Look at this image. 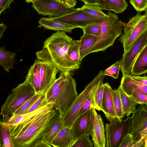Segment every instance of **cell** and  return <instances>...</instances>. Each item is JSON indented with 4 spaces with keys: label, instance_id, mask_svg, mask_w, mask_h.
<instances>
[{
    "label": "cell",
    "instance_id": "cell-44",
    "mask_svg": "<svg viewBox=\"0 0 147 147\" xmlns=\"http://www.w3.org/2000/svg\"><path fill=\"white\" fill-rule=\"evenodd\" d=\"M70 7H74L77 4L76 0H56Z\"/></svg>",
    "mask_w": 147,
    "mask_h": 147
},
{
    "label": "cell",
    "instance_id": "cell-23",
    "mask_svg": "<svg viewBox=\"0 0 147 147\" xmlns=\"http://www.w3.org/2000/svg\"><path fill=\"white\" fill-rule=\"evenodd\" d=\"M97 39V37L83 33L80 40V53L82 60L89 54L90 51L96 43Z\"/></svg>",
    "mask_w": 147,
    "mask_h": 147
},
{
    "label": "cell",
    "instance_id": "cell-37",
    "mask_svg": "<svg viewBox=\"0 0 147 147\" xmlns=\"http://www.w3.org/2000/svg\"><path fill=\"white\" fill-rule=\"evenodd\" d=\"M130 3L138 12L147 10V0H129Z\"/></svg>",
    "mask_w": 147,
    "mask_h": 147
},
{
    "label": "cell",
    "instance_id": "cell-22",
    "mask_svg": "<svg viewBox=\"0 0 147 147\" xmlns=\"http://www.w3.org/2000/svg\"><path fill=\"white\" fill-rule=\"evenodd\" d=\"M102 9L114 11L116 13L123 12L128 7L125 0H97Z\"/></svg>",
    "mask_w": 147,
    "mask_h": 147
},
{
    "label": "cell",
    "instance_id": "cell-40",
    "mask_svg": "<svg viewBox=\"0 0 147 147\" xmlns=\"http://www.w3.org/2000/svg\"><path fill=\"white\" fill-rule=\"evenodd\" d=\"M94 107L93 97L87 100L83 105L77 114L76 118Z\"/></svg>",
    "mask_w": 147,
    "mask_h": 147
},
{
    "label": "cell",
    "instance_id": "cell-38",
    "mask_svg": "<svg viewBox=\"0 0 147 147\" xmlns=\"http://www.w3.org/2000/svg\"><path fill=\"white\" fill-rule=\"evenodd\" d=\"M129 95L131 96L138 104L147 105V96L134 90H132Z\"/></svg>",
    "mask_w": 147,
    "mask_h": 147
},
{
    "label": "cell",
    "instance_id": "cell-43",
    "mask_svg": "<svg viewBox=\"0 0 147 147\" xmlns=\"http://www.w3.org/2000/svg\"><path fill=\"white\" fill-rule=\"evenodd\" d=\"M131 78L138 82L144 85L147 86V76H132Z\"/></svg>",
    "mask_w": 147,
    "mask_h": 147
},
{
    "label": "cell",
    "instance_id": "cell-50",
    "mask_svg": "<svg viewBox=\"0 0 147 147\" xmlns=\"http://www.w3.org/2000/svg\"><path fill=\"white\" fill-rule=\"evenodd\" d=\"M144 147H147V137L144 139Z\"/></svg>",
    "mask_w": 147,
    "mask_h": 147
},
{
    "label": "cell",
    "instance_id": "cell-41",
    "mask_svg": "<svg viewBox=\"0 0 147 147\" xmlns=\"http://www.w3.org/2000/svg\"><path fill=\"white\" fill-rule=\"evenodd\" d=\"M134 144L133 136L129 133L124 138L119 147H132Z\"/></svg>",
    "mask_w": 147,
    "mask_h": 147
},
{
    "label": "cell",
    "instance_id": "cell-2",
    "mask_svg": "<svg viewBox=\"0 0 147 147\" xmlns=\"http://www.w3.org/2000/svg\"><path fill=\"white\" fill-rule=\"evenodd\" d=\"M73 40L65 32L54 33L44 41L42 49L37 52V58L52 62L60 72H70L79 68L69 57L67 52Z\"/></svg>",
    "mask_w": 147,
    "mask_h": 147
},
{
    "label": "cell",
    "instance_id": "cell-4",
    "mask_svg": "<svg viewBox=\"0 0 147 147\" xmlns=\"http://www.w3.org/2000/svg\"><path fill=\"white\" fill-rule=\"evenodd\" d=\"M98 24L100 27L101 33L89 54L100 51L104 52L109 47L113 46L117 38L122 34L125 24L119 20L117 15L109 11L107 16Z\"/></svg>",
    "mask_w": 147,
    "mask_h": 147
},
{
    "label": "cell",
    "instance_id": "cell-1",
    "mask_svg": "<svg viewBox=\"0 0 147 147\" xmlns=\"http://www.w3.org/2000/svg\"><path fill=\"white\" fill-rule=\"evenodd\" d=\"M59 115L55 103L49 102L25 120L8 125L13 147H48L42 139L51 129Z\"/></svg>",
    "mask_w": 147,
    "mask_h": 147
},
{
    "label": "cell",
    "instance_id": "cell-33",
    "mask_svg": "<svg viewBox=\"0 0 147 147\" xmlns=\"http://www.w3.org/2000/svg\"><path fill=\"white\" fill-rule=\"evenodd\" d=\"M89 136L88 135H84L80 137L74 142L71 147H93Z\"/></svg>",
    "mask_w": 147,
    "mask_h": 147
},
{
    "label": "cell",
    "instance_id": "cell-48",
    "mask_svg": "<svg viewBox=\"0 0 147 147\" xmlns=\"http://www.w3.org/2000/svg\"><path fill=\"white\" fill-rule=\"evenodd\" d=\"M147 137V128L143 131L140 135V139L141 138L145 139Z\"/></svg>",
    "mask_w": 147,
    "mask_h": 147
},
{
    "label": "cell",
    "instance_id": "cell-45",
    "mask_svg": "<svg viewBox=\"0 0 147 147\" xmlns=\"http://www.w3.org/2000/svg\"><path fill=\"white\" fill-rule=\"evenodd\" d=\"M144 139L141 138L134 143L132 147H144Z\"/></svg>",
    "mask_w": 147,
    "mask_h": 147
},
{
    "label": "cell",
    "instance_id": "cell-39",
    "mask_svg": "<svg viewBox=\"0 0 147 147\" xmlns=\"http://www.w3.org/2000/svg\"><path fill=\"white\" fill-rule=\"evenodd\" d=\"M63 76L64 72H60V75L59 78L56 79L54 83L46 92L45 94L47 100L51 96L55 90L63 79Z\"/></svg>",
    "mask_w": 147,
    "mask_h": 147
},
{
    "label": "cell",
    "instance_id": "cell-12",
    "mask_svg": "<svg viewBox=\"0 0 147 147\" xmlns=\"http://www.w3.org/2000/svg\"><path fill=\"white\" fill-rule=\"evenodd\" d=\"M129 133L133 136L134 144L140 139L142 132L147 128V105H140L132 116Z\"/></svg>",
    "mask_w": 147,
    "mask_h": 147
},
{
    "label": "cell",
    "instance_id": "cell-13",
    "mask_svg": "<svg viewBox=\"0 0 147 147\" xmlns=\"http://www.w3.org/2000/svg\"><path fill=\"white\" fill-rule=\"evenodd\" d=\"M93 119L91 108L76 118L71 128L74 141L84 135H92Z\"/></svg>",
    "mask_w": 147,
    "mask_h": 147
},
{
    "label": "cell",
    "instance_id": "cell-36",
    "mask_svg": "<svg viewBox=\"0 0 147 147\" xmlns=\"http://www.w3.org/2000/svg\"><path fill=\"white\" fill-rule=\"evenodd\" d=\"M48 103L45 93L42 94L29 110L27 113L33 111Z\"/></svg>",
    "mask_w": 147,
    "mask_h": 147
},
{
    "label": "cell",
    "instance_id": "cell-49",
    "mask_svg": "<svg viewBox=\"0 0 147 147\" xmlns=\"http://www.w3.org/2000/svg\"><path fill=\"white\" fill-rule=\"evenodd\" d=\"M37 0H25L26 2L29 3H32L34 1H35Z\"/></svg>",
    "mask_w": 147,
    "mask_h": 147
},
{
    "label": "cell",
    "instance_id": "cell-47",
    "mask_svg": "<svg viewBox=\"0 0 147 147\" xmlns=\"http://www.w3.org/2000/svg\"><path fill=\"white\" fill-rule=\"evenodd\" d=\"M7 28V26L3 24V23H1L0 25V39L3 36V33L5 31Z\"/></svg>",
    "mask_w": 147,
    "mask_h": 147
},
{
    "label": "cell",
    "instance_id": "cell-11",
    "mask_svg": "<svg viewBox=\"0 0 147 147\" xmlns=\"http://www.w3.org/2000/svg\"><path fill=\"white\" fill-rule=\"evenodd\" d=\"M147 43V31L134 43L128 51L123 53L120 61V69L123 75H130L136 58Z\"/></svg>",
    "mask_w": 147,
    "mask_h": 147
},
{
    "label": "cell",
    "instance_id": "cell-29",
    "mask_svg": "<svg viewBox=\"0 0 147 147\" xmlns=\"http://www.w3.org/2000/svg\"><path fill=\"white\" fill-rule=\"evenodd\" d=\"M77 9L94 17L104 18L107 16V14L103 12L101 7L98 5L84 4Z\"/></svg>",
    "mask_w": 147,
    "mask_h": 147
},
{
    "label": "cell",
    "instance_id": "cell-34",
    "mask_svg": "<svg viewBox=\"0 0 147 147\" xmlns=\"http://www.w3.org/2000/svg\"><path fill=\"white\" fill-rule=\"evenodd\" d=\"M120 69V61H118L104 71L105 75L110 76L115 79L118 77Z\"/></svg>",
    "mask_w": 147,
    "mask_h": 147
},
{
    "label": "cell",
    "instance_id": "cell-31",
    "mask_svg": "<svg viewBox=\"0 0 147 147\" xmlns=\"http://www.w3.org/2000/svg\"><path fill=\"white\" fill-rule=\"evenodd\" d=\"M113 99L115 109L117 118L121 119L124 117L125 114L123 110L120 93L117 89L114 90Z\"/></svg>",
    "mask_w": 147,
    "mask_h": 147
},
{
    "label": "cell",
    "instance_id": "cell-6",
    "mask_svg": "<svg viewBox=\"0 0 147 147\" xmlns=\"http://www.w3.org/2000/svg\"><path fill=\"white\" fill-rule=\"evenodd\" d=\"M105 76L104 71L100 70L83 91L78 94L71 107L65 115L62 117L64 127L71 128L76 118L78 112L83 105L88 99L93 97L98 88L103 84Z\"/></svg>",
    "mask_w": 147,
    "mask_h": 147
},
{
    "label": "cell",
    "instance_id": "cell-19",
    "mask_svg": "<svg viewBox=\"0 0 147 147\" xmlns=\"http://www.w3.org/2000/svg\"><path fill=\"white\" fill-rule=\"evenodd\" d=\"M39 28L42 27L45 29L54 31H59L71 33L77 27L60 22L50 19L49 18H42L38 22Z\"/></svg>",
    "mask_w": 147,
    "mask_h": 147
},
{
    "label": "cell",
    "instance_id": "cell-17",
    "mask_svg": "<svg viewBox=\"0 0 147 147\" xmlns=\"http://www.w3.org/2000/svg\"><path fill=\"white\" fill-rule=\"evenodd\" d=\"M147 73V43L136 58L132 65L130 75L139 76Z\"/></svg>",
    "mask_w": 147,
    "mask_h": 147
},
{
    "label": "cell",
    "instance_id": "cell-51",
    "mask_svg": "<svg viewBox=\"0 0 147 147\" xmlns=\"http://www.w3.org/2000/svg\"><path fill=\"white\" fill-rule=\"evenodd\" d=\"M145 11L147 12V10Z\"/></svg>",
    "mask_w": 147,
    "mask_h": 147
},
{
    "label": "cell",
    "instance_id": "cell-8",
    "mask_svg": "<svg viewBox=\"0 0 147 147\" xmlns=\"http://www.w3.org/2000/svg\"><path fill=\"white\" fill-rule=\"evenodd\" d=\"M132 117L125 120L116 118L105 125L106 147H119L125 136L129 133Z\"/></svg>",
    "mask_w": 147,
    "mask_h": 147
},
{
    "label": "cell",
    "instance_id": "cell-35",
    "mask_svg": "<svg viewBox=\"0 0 147 147\" xmlns=\"http://www.w3.org/2000/svg\"><path fill=\"white\" fill-rule=\"evenodd\" d=\"M82 30L83 33L97 37L100 35L101 32L100 27L98 24L89 25Z\"/></svg>",
    "mask_w": 147,
    "mask_h": 147
},
{
    "label": "cell",
    "instance_id": "cell-27",
    "mask_svg": "<svg viewBox=\"0 0 147 147\" xmlns=\"http://www.w3.org/2000/svg\"><path fill=\"white\" fill-rule=\"evenodd\" d=\"M1 140L0 147H13L9 127L7 124L0 121Z\"/></svg>",
    "mask_w": 147,
    "mask_h": 147
},
{
    "label": "cell",
    "instance_id": "cell-9",
    "mask_svg": "<svg viewBox=\"0 0 147 147\" xmlns=\"http://www.w3.org/2000/svg\"><path fill=\"white\" fill-rule=\"evenodd\" d=\"M49 18L82 29L89 25L99 23L104 18L90 15L77 8L73 12L66 15L57 17H49Z\"/></svg>",
    "mask_w": 147,
    "mask_h": 147
},
{
    "label": "cell",
    "instance_id": "cell-42",
    "mask_svg": "<svg viewBox=\"0 0 147 147\" xmlns=\"http://www.w3.org/2000/svg\"><path fill=\"white\" fill-rule=\"evenodd\" d=\"M15 0H0V14L7 8L9 7L11 3Z\"/></svg>",
    "mask_w": 147,
    "mask_h": 147
},
{
    "label": "cell",
    "instance_id": "cell-14",
    "mask_svg": "<svg viewBox=\"0 0 147 147\" xmlns=\"http://www.w3.org/2000/svg\"><path fill=\"white\" fill-rule=\"evenodd\" d=\"M59 71L56 66L51 62L41 61L40 69L41 93H45L47 91L56 80L57 74Z\"/></svg>",
    "mask_w": 147,
    "mask_h": 147
},
{
    "label": "cell",
    "instance_id": "cell-30",
    "mask_svg": "<svg viewBox=\"0 0 147 147\" xmlns=\"http://www.w3.org/2000/svg\"><path fill=\"white\" fill-rule=\"evenodd\" d=\"M42 94H36L16 110L12 116H17L27 113L30 109Z\"/></svg>",
    "mask_w": 147,
    "mask_h": 147
},
{
    "label": "cell",
    "instance_id": "cell-3",
    "mask_svg": "<svg viewBox=\"0 0 147 147\" xmlns=\"http://www.w3.org/2000/svg\"><path fill=\"white\" fill-rule=\"evenodd\" d=\"M69 71L64 72L62 80L57 88L47 100L48 103L54 102L59 115L63 117L71 107L78 94L76 83Z\"/></svg>",
    "mask_w": 147,
    "mask_h": 147
},
{
    "label": "cell",
    "instance_id": "cell-46",
    "mask_svg": "<svg viewBox=\"0 0 147 147\" xmlns=\"http://www.w3.org/2000/svg\"><path fill=\"white\" fill-rule=\"evenodd\" d=\"M83 2L85 5H98L97 0H80Z\"/></svg>",
    "mask_w": 147,
    "mask_h": 147
},
{
    "label": "cell",
    "instance_id": "cell-20",
    "mask_svg": "<svg viewBox=\"0 0 147 147\" xmlns=\"http://www.w3.org/2000/svg\"><path fill=\"white\" fill-rule=\"evenodd\" d=\"M74 142L71 128L65 127L55 138L51 145L54 147H71Z\"/></svg>",
    "mask_w": 147,
    "mask_h": 147
},
{
    "label": "cell",
    "instance_id": "cell-21",
    "mask_svg": "<svg viewBox=\"0 0 147 147\" xmlns=\"http://www.w3.org/2000/svg\"><path fill=\"white\" fill-rule=\"evenodd\" d=\"M41 61L37 59L28 71L26 79L28 80L34 87L36 93L40 92V69Z\"/></svg>",
    "mask_w": 147,
    "mask_h": 147
},
{
    "label": "cell",
    "instance_id": "cell-26",
    "mask_svg": "<svg viewBox=\"0 0 147 147\" xmlns=\"http://www.w3.org/2000/svg\"><path fill=\"white\" fill-rule=\"evenodd\" d=\"M64 127L62 117L59 115L56 122L51 129L43 137L42 140L49 147H52L51 144L55 138Z\"/></svg>",
    "mask_w": 147,
    "mask_h": 147
},
{
    "label": "cell",
    "instance_id": "cell-16",
    "mask_svg": "<svg viewBox=\"0 0 147 147\" xmlns=\"http://www.w3.org/2000/svg\"><path fill=\"white\" fill-rule=\"evenodd\" d=\"M104 89L102 107V111L110 121L117 118L113 99V90L108 83L104 84Z\"/></svg>",
    "mask_w": 147,
    "mask_h": 147
},
{
    "label": "cell",
    "instance_id": "cell-32",
    "mask_svg": "<svg viewBox=\"0 0 147 147\" xmlns=\"http://www.w3.org/2000/svg\"><path fill=\"white\" fill-rule=\"evenodd\" d=\"M104 89V85L103 84L98 88L93 97L94 103V108L99 111H102V104Z\"/></svg>",
    "mask_w": 147,
    "mask_h": 147
},
{
    "label": "cell",
    "instance_id": "cell-5",
    "mask_svg": "<svg viewBox=\"0 0 147 147\" xmlns=\"http://www.w3.org/2000/svg\"><path fill=\"white\" fill-rule=\"evenodd\" d=\"M36 93L31 83L26 79L13 89L1 107L2 121H7L16 110Z\"/></svg>",
    "mask_w": 147,
    "mask_h": 147
},
{
    "label": "cell",
    "instance_id": "cell-28",
    "mask_svg": "<svg viewBox=\"0 0 147 147\" xmlns=\"http://www.w3.org/2000/svg\"><path fill=\"white\" fill-rule=\"evenodd\" d=\"M80 40H72L68 49L67 54L71 60L79 66L81 64L80 53Z\"/></svg>",
    "mask_w": 147,
    "mask_h": 147
},
{
    "label": "cell",
    "instance_id": "cell-24",
    "mask_svg": "<svg viewBox=\"0 0 147 147\" xmlns=\"http://www.w3.org/2000/svg\"><path fill=\"white\" fill-rule=\"evenodd\" d=\"M117 89L120 93L124 114L127 117H129L135 112L138 104L131 96L128 95L124 91L120 85Z\"/></svg>",
    "mask_w": 147,
    "mask_h": 147
},
{
    "label": "cell",
    "instance_id": "cell-18",
    "mask_svg": "<svg viewBox=\"0 0 147 147\" xmlns=\"http://www.w3.org/2000/svg\"><path fill=\"white\" fill-rule=\"evenodd\" d=\"M120 85L128 95L132 90H134L147 96V86L134 80L131 78L130 75H123Z\"/></svg>",
    "mask_w": 147,
    "mask_h": 147
},
{
    "label": "cell",
    "instance_id": "cell-10",
    "mask_svg": "<svg viewBox=\"0 0 147 147\" xmlns=\"http://www.w3.org/2000/svg\"><path fill=\"white\" fill-rule=\"evenodd\" d=\"M32 7L40 15L50 17H57L66 15L76 10L56 0H37L32 3Z\"/></svg>",
    "mask_w": 147,
    "mask_h": 147
},
{
    "label": "cell",
    "instance_id": "cell-25",
    "mask_svg": "<svg viewBox=\"0 0 147 147\" xmlns=\"http://www.w3.org/2000/svg\"><path fill=\"white\" fill-rule=\"evenodd\" d=\"M16 54L10 52L5 49V46L0 48V65L4 69L9 72L10 69H13V63H16L15 57Z\"/></svg>",
    "mask_w": 147,
    "mask_h": 147
},
{
    "label": "cell",
    "instance_id": "cell-52",
    "mask_svg": "<svg viewBox=\"0 0 147 147\" xmlns=\"http://www.w3.org/2000/svg\"></svg>",
    "mask_w": 147,
    "mask_h": 147
},
{
    "label": "cell",
    "instance_id": "cell-15",
    "mask_svg": "<svg viewBox=\"0 0 147 147\" xmlns=\"http://www.w3.org/2000/svg\"><path fill=\"white\" fill-rule=\"evenodd\" d=\"M91 110L93 119L91 136L94 147H105L106 142L103 122L100 115L94 107Z\"/></svg>",
    "mask_w": 147,
    "mask_h": 147
},
{
    "label": "cell",
    "instance_id": "cell-7",
    "mask_svg": "<svg viewBox=\"0 0 147 147\" xmlns=\"http://www.w3.org/2000/svg\"><path fill=\"white\" fill-rule=\"evenodd\" d=\"M123 29V34L119 40L123 45L125 53L147 31V12L143 15L138 12L125 24Z\"/></svg>",
    "mask_w": 147,
    "mask_h": 147
}]
</instances>
